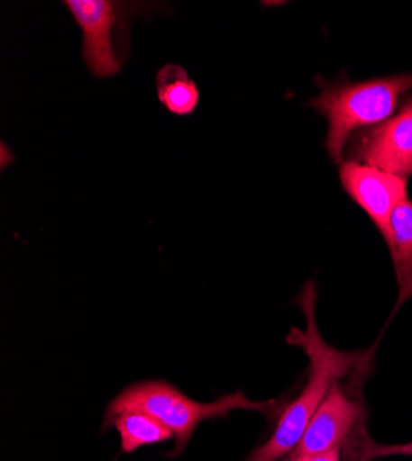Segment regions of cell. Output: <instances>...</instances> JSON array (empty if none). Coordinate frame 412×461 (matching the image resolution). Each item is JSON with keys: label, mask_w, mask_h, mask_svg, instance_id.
<instances>
[{"label": "cell", "mask_w": 412, "mask_h": 461, "mask_svg": "<svg viewBox=\"0 0 412 461\" xmlns=\"http://www.w3.org/2000/svg\"><path fill=\"white\" fill-rule=\"evenodd\" d=\"M296 301L306 316V330L290 329L287 341L296 348H302L309 358L307 382L290 402L279 406L272 434L248 456L246 461H279L285 456H290L334 384L350 378L353 373L373 362V349L346 353L333 348L322 338L315 318L316 286L313 281L304 286Z\"/></svg>", "instance_id": "1"}, {"label": "cell", "mask_w": 412, "mask_h": 461, "mask_svg": "<svg viewBox=\"0 0 412 461\" xmlns=\"http://www.w3.org/2000/svg\"><path fill=\"white\" fill-rule=\"evenodd\" d=\"M278 401H253L243 392L222 395L213 402H200L185 395L179 388L165 380H141L124 388L109 402L105 415L111 417L123 411H142L156 417L174 434V450L170 457L183 452L189 445L197 429L206 420H216L228 417L232 411L250 410L265 413L267 417L278 415Z\"/></svg>", "instance_id": "2"}, {"label": "cell", "mask_w": 412, "mask_h": 461, "mask_svg": "<svg viewBox=\"0 0 412 461\" xmlns=\"http://www.w3.org/2000/svg\"><path fill=\"white\" fill-rule=\"evenodd\" d=\"M320 93L307 104L327 119L325 146L334 163H343L348 139L364 128L392 119L399 100L412 87V74L366 82H318Z\"/></svg>", "instance_id": "3"}, {"label": "cell", "mask_w": 412, "mask_h": 461, "mask_svg": "<svg viewBox=\"0 0 412 461\" xmlns=\"http://www.w3.org/2000/svg\"><path fill=\"white\" fill-rule=\"evenodd\" d=\"M370 366L359 369L350 378L334 384L322 406L313 415L306 434L292 450L294 456H318L334 450L355 448L368 436L366 406L362 386Z\"/></svg>", "instance_id": "4"}, {"label": "cell", "mask_w": 412, "mask_h": 461, "mask_svg": "<svg viewBox=\"0 0 412 461\" xmlns=\"http://www.w3.org/2000/svg\"><path fill=\"white\" fill-rule=\"evenodd\" d=\"M67 10L82 30V56L96 78L121 72L123 61L115 45V30L123 19V5L111 0H67Z\"/></svg>", "instance_id": "5"}, {"label": "cell", "mask_w": 412, "mask_h": 461, "mask_svg": "<svg viewBox=\"0 0 412 461\" xmlns=\"http://www.w3.org/2000/svg\"><path fill=\"white\" fill-rule=\"evenodd\" d=\"M339 176L348 196L370 216L389 244L392 214L408 200L407 179L355 161H343Z\"/></svg>", "instance_id": "6"}, {"label": "cell", "mask_w": 412, "mask_h": 461, "mask_svg": "<svg viewBox=\"0 0 412 461\" xmlns=\"http://www.w3.org/2000/svg\"><path fill=\"white\" fill-rule=\"evenodd\" d=\"M350 158L405 179L412 176V95L392 119L357 135Z\"/></svg>", "instance_id": "7"}, {"label": "cell", "mask_w": 412, "mask_h": 461, "mask_svg": "<svg viewBox=\"0 0 412 461\" xmlns=\"http://www.w3.org/2000/svg\"><path fill=\"white\" fill-rule=\"evenodd\" d=\"M389 249L398 283L396 311L412 297V200L403 202L392 214Z\"/></svg>", "instance_id": "8"}, {"label": "cell", "mask_w": 412, "mask_h": 461, "mask_svg": "<svg viewBox=\"0 0 412 461\" xmlns=\"http://www.w3.org/2000/svg\"><path fill=\"white\" fill-rule=\"evenodd\" d=\"M115 429L121 438V452L133 454L139 448L156 447L174 439V434L156 417L142 411H123L111 417H104L102 432Z\"/></svg>", "instance_id": "9"}, {"label": "cell", "mask_w": 412, "mask_h": 461, "mask_svg": "<svg viewBox=\"0 0 412 461\" xmlns=\"http://www.w3.org/2000/svg\"><path fill=\"white\" fill-rule=\"evenodd\" d=\"M156 86L160 102L167 111L178 114V117L191 114L198 107V87L179 65H165L158 72Z\"/></svg>", "instance_id": "10"}, {"label": "cell", "mask_w": 412, "mask_h": 461, "mask_svg": "<svg viewBox=\"0 0 412 461\" xmlns=\"http://www.w3.org/2000/svg\"><path fill=\"white\" fill-rule=\"evenodd\" d=\"M389 456H407V457H412V441L399 443V445H381V443H376V441L370 438L357 450L355 459L357 461H373V459L389 457Z\"/></svg>", "instance_id": "11"}, {"label": "cell", "mask_w": 412, "mask_h": 461, "mask_svg": "<svg viewBox=\"0 0 412 461\" xmlns=\"http://www.w3.org/2000/svg\"><path fill=\"white\" fill-rule=\"evenodd\" d=\"M285 461H352L344 450H334L318 456H288Z\"/></svg>", "instance_id": "12"}]
</instances>
